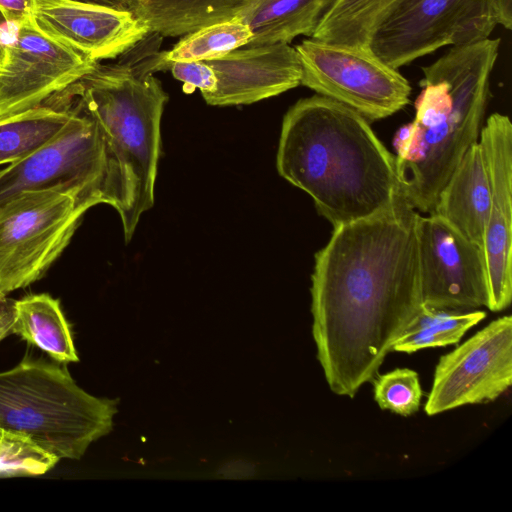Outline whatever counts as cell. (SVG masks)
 Returning a JSON list of instances; mask_svg holds the SVG:
<instances>
[{
	"label": "cell",
	"instance_id": "obj_1",
	"mask_svg": "<svg viewBox=\"0 0 512 512\" xmlns=\"http://www.w3.org/2000/svg\"><path fill=\"white\" fill-rule=\"evenodd\" d=\"M419 214L402 197L377 215L334 227L315 255L312 334L336 395L353 398L372 381L424 307Z\"/></svg>",
	"mask_w": 512,
	"mask_h": 512
},
{
	"label": "cell",
	"instance_id": "obj_2",
	"mask_svg": "<svg viewBox=\"0 0 512 512\" xmlns=\"http://www.w3.org/2000/svg\"><path fill=\"white\" fill-rule=\"evenodd\" d=\"M276 163L333 227L377 215L403 197L395 158L368 120L319 94L285 114Z\"/></svg>",
	"mask_w": 512,
	"mask_h": 512
},
{
	"label": "cell",
	"instance_id": "obj_3",
	"mask_svg": "<svg viewBox=\"0 0 512 512\" xmlns=\"http://www.w3.org/2000/svg\"><path fill=\"white\" fill-rule=\"evenodd\" d=\"M137 44L111 64L94 69L49 100L70 104L97 125L107 164V204L120 215L128 242L142 214L154 204L160 123L168 95L154 76L160 42ZM160 40V39H159Z\"/></svg>",
	"mask_w": 512,
	"mask_h": 512
},
{
	"label": "cell",
	"instance_id": "obj_4",
	"mask_svg": "<svg viewBox=\"0 0 512 512\" xmlns=\"http://www.w3.org/2000/svg\"><path fill=\"white\" fill-rule=\"evenodd\" d=\"M499 46V38L451 46L422 67L415 117L393 140L400 192L417 212H432L463 155L479 141Z\"/></svg>",
	"mask_w": 512,
	"mask_h": 512
},
{
	"label": "cell",
	"instance_id": "obj_5",
	"mask_svg": "<svg viewBox=\"0 0 512 512\" xmlns=\"http://www.w3.org/2000/svg\"><path fill=\"white\" fill-rule=\"evenodd\" d=\"M118 399L80 388L67 369L24 357L0 372V430L27 438L60 459H80L113 428Z\"/></svg>",
	"mask_w": 512,
	"mask_h": 512
},
{
	"label": "cell",
	"instance_id": "obj_6",
	"mask_svg": "<svg viewBox=\"0 0 512 512\" xmlns=\"http://www.w3.org/2000/svg\"><path fill=\"white\" fill-rule=\"evenodd\" d=\"M102 203L76 186L26 190L0 206V294L39 280L68 246L83 215Z\"/></svg>",
	"mask_w": 512,
	"mask_h": 512
},
{
	"label": "cell",
	"instance_id": "obj_7",
	"mask_svg": "<svg viewBox=\"0 0 512 512\" xmlns=\"http://www.w3.org/2000/svg\"><path fill=\"white\" fill-rule=\"evenodd\" d=\"M295 49L302 85L354 109L369 121L391 116L409 103L408 80L370 47L311 38Z\"/></svg>",
	"mask_w": 512,
	"mask_h": 512
},
{
	"label": "cell",
	"instance_id": "obj_8",
	"mask_svg": "<svg viewBox=\"0 0 512 512\" xmlns=\"http://www.w3.org/2000/svg\"><path fill=\"white\" fill-rule=\"evenodd\" d=\"M491 0H399L373 31L369 47L395 69L435 52L489 38Z\"/></svg>",
	"mask_w": 512,
	"mask_h": 512
},
{
	"label": "cell",
	"instance_id": "obj_9",
	"mask_svg": "<svg viewBox=\"0 0 512 512\" xmlns=\"http://www.w3.org/2000/svg\"><path fill=\"white\" fill-rule=\"evenodd\" d=\"M512 384V317L491 321L440 357L424 409L434 416L496 400Z\"/></svg>",
	"mask_w": 512,
	"mask_h": 512
},
{
	"label": "cell",
	"instance_id": "obj_10",
	"mask_svg": "<svg viewBox=\"0 0 512 512\" xmlns=\"http://www.w3.org/2000/svg\"><path fill=\"white\" fill-rule=\"evenodd\" d=\"M74 108L76 113L54 140L0 170V206L23 191L57 186L83 188L107 204V164L100 131L90 117Z\"/></svg>",
	"mask_w": 512,
	"mask_h": 512
},
{
	"label": "cell",
	"instance_id": "obj_11",
	"mask_svg": "<svg viewBox=\"0 0 512 512\" xmlns=\"http://www.w3.org/2000/svg\"><path fill=\"white\" fill-rule=\"evenodd\" d=\"M416 232L423 304L452 311L486 307L488 286L483 248L434 213L418 215Z\"/></svg>",
	"mask_w": 512,
	"mask_h": 512
},
{
	"label": "cell",
	"instance_id": "obj_12",
	"mask_svg": "<svg viewBox=\"0 0 512 512\" xmlns=\"http://www.w3.org/2000/svg\"><path fill=\"white\" fill-rule=\"evenodd\" d=\"M95 62L46 35L32 16L17 25L0 68V118L45 103L94 69Z\"/></svg>",
	"mask_w": 512,
	"mask_h": 512
},
{
	"label": "cell",
	"instance_id": "obj_13",
	"mask_svg": "<svg viewBox=\"0 0 512 512\" xmlns=\"http://www.w3.org/2000/svg\"><path fill=\"white\" fill-rule=\"evenodd\" d=\"M490 183L491 203L485 225L487 308L500 312L512 299V124L507 115L493 113L479 136Z\"/></svg>",
	"mask_w": 512,
	"mask_h": 512
},
{
	"label": "cell",
	"instance_id": "obj_14",
	"mask_svg": "<svg viewBox=\"0 0 512 512\" xmlns=\"http://www.w3.org/2000/svg\"><path fill=\"white\" fill-rule=\"evenodd\" d=\"M32 17L46 35L95 62L123 55L150 33L131 12L75 0H34Z\"/></svg>",
	"mask_w": 512,
	"mask_h": 512
},
{
	"label": "cell",
	"instance_id": "obj_15",
	"mask_svg": "<svg viewBox=\"0 0 512 512\" xmlns=\"http://www.w3.org/2000/svg\"><path fill=\"white\" fill-rule=\"evenodd\" d=\"M216 76L215 90L204 98L213 106L251 104L301 84V63L288 43L243 46L205 61Z\"/></svg>",
	"mask_w": 512,
	"mask_h": 512
},
{
	"label": "cell",
	"instance_id": "obj_16",
	"mask_svg": "<svg viewBox=\"0 0 512 512\" xmlns=\"http://www.w3.org/2000/svg\"><path fill=\"white\" fill-rule=\"evenodd\" d=\"M490 203L485 160L481 146L476 142L450 175L431 213L440 216L465 238L483 248Z\"/></svg>",
	"mask_w": 512,
	"mask_h": 512
},
{
	"label": "cell",
	"instance_id": "obj_17",
	"mask_svg": "<svg viewBox=\"0 0 512 512\" xmlns=\"http://www.w3.org/2000/svg\"><path fill=\"white\" fill-rule=\"evenodd\" d=\"M334 0H253L236 16L246 23L252 38L246 46L290 43L312 37Z\"/></svg>",
	"mask_w": 512,
	"mask_h": 512
},
{
	"label": "cell",
	"instance_id": "obj_18",
	"mask_svg": "<svg viewBox=\"0 0 512 512\" xmlns=\"http://www.w3.org/2000/svg\"><path fill=\"white\" fill-rule=\"evenodd\" d=\"M10 333L37 346L57 363L79 361L60 302L49 294H31L12 301Z\"/></svg>",
	"mask_w": 512,
	"mask_h": 512
},
{
	"label": "cell",
	"instance_id": "obj_19",
	"mask_svg": "<svg viewBox=\"0 0 512 512\" xmlns=\"http://www.w3.org/2000/svg\"><path fill=\"white\" fill-rule=\"evenodd\" d=\"M76 110L69 104L48 101L0 118V165L20 161L54 140Z\"/></svg>",
	"mask_w": 512,
	"mask_h": 512
},
{
	"label": "cell",
	"instance_id": "obj_20",
	"mask_svg": "<svg viewBox=\"0 0 512 512\" xmlns=\"http://www.w3.org/2000/svg\"><path fill=\"white\" fill-rule=\"evenodd\" d=\"M253 0H138L135 15L161 36H180L229 20Z\"/></svg>",
	"mask_w": 512,
	"mask_h": 512
},
{
	"label": "cell",
	"instance_id": "obj_21",
	"mask_svg": "<svg viewBox=\"0 0 512 512\" xmlns=\"http://www.w3.org/2000/svg\"><path fill=\"white\" fill-rule=\"evenodd\" d=\"M399 0H334L311 38L369 47L371 35Z\"/></svg>",
	"mask_w": 512,
	"mask_h": 512
},
{
	"label": "cell",
	"instance_id": "obj_22",
	"mask_svg": "<svg viewBox=\"0 0 512 512\" xmlns=\"http://www.w3.org/2000/svg\"><path fill=\"white\" fill-rule=\"evenodd\" d=\"M486 317L482 310L452 311L428 306L396 341L392 351L413 353L425 348L458 344L472 327Z\"/></svg>",
	"mask_w": 512,
	"mask_h": 512
},
{
	"label": "cell",
	"instance_id": "obj_23",
	"mask_svg": "<svg viewBox=\"0 0 512 512\" xmlns=\"http://www.w3.org/2000/svg\"><path fill=\"white\" fill-rule=\"evenodd\" d=\"M251 38L249 26L235 16L186 34L171 50L163 52V58L170 62L212 60L246 46Z\"/></svg>",
	"mask_w": 512,
	"mask_h": 512
},
{
	"label": "cell",
	"instance_id": "obj_24",
	"mask_svg": "<svg viewBox=\"0 0 512 512\" xmlns=\"http://www.w3.org/2000/svg\"><path fill=\"white\" fill-rule=\"evenodd\" d=\"M372 381L374 400L382 410L404 417L418 411L423 393L416 371L396 368L377 374Z\"/></svg>",
	"mask_w": 512,
	"mask_h": 512
},
{
	"label": "cell",
	"instance_id": "obj_25",
	"mask_svg": "<svg viewBox=\"0 0 512 512\" xmlns=\"http://www.w3.org/2000/svg\"><path fill=\"white\" fill-rule=\"evenodd\" d=\"M58 461L27 438L0 430V477L42 475Z\"/></svg>",
	"mask_w": 512,
	"mask_h": 512
},
{
	"label": "cell",
	"instance_id": "obj_26",
	"mask_svg": "<svg viewBox=\"0 0 512 512\" xmlns=\"http://www.w3.org/2000/svg\"><path fill=\"white\" fill-rule=\"evenodd\" d=\"M164 70H170L174 78L183 82L186 93H192L197 88L205 98L215 90V73L205 61L164 60Z\"/></svg>",
	"mask_w": 512,
	"mask_h": 512
},
{
	"label": "cell",
	"instance_id": "obj_27",
	"mask_svg": "<svg viewBox=\"0 0 512 512\" xmlns=\"http://www.w3.org/2000/svg\"><path fill=\"white\" fill-rule=\"evenodd\" d=\"M34 0H0V13L6 23L16 26L32 16Z\"/></svg>",
	"mask_w": 512,
	"mask_h": 512
},
{
	"label": "cell",
	"instance_id": "obj_28",
	"mask_svg": "<svg viewBox=\"0 0 512 512\" xmlns=\"http://www.w3.org/2000/svg\"><path fill=\"white\" fill-rule=\"evenodd\" d=\"M491 7L496 24L511 30L512 0H491Z\"/></svg>",
	"mask_w": 512,
	"mask_h": 512
},
{
	"label": "cell",
	"instance_id": "obj_29",
	"mask_svg": "<svg viewBox=\"0 0 512 512\" xmlns=\"http://www.w3.org/2000/svg\"><path fill=\"white\" fill-rule=\"evenodd\" d=\"M79 2L95 4L100 6L109 7L112 9L127 11L133 14L136 13L138 8V0H75Z\"/></svg>",
	"mask_w": 512,
	"mask_h": 512
},
{
	"label": "cell",
	"instance_id": "obj_30",
	"mask_svg": "<svg viewBox=\"0 0 512 512\" xmlns=\"http://www.w3.org/2000/svg\"><path fill=\"white\" fill-rule=\"evenodd\" d=\"M12 301L6 297L0 300V339L10 333Z\"/></svg>",
	"mask_w": 512,
	"mask_h": 512
},
{
	"label": "cell",
	"instance_id": "obj_31",
	"mask_svg": "<svg viewBox=\"0 0 512 512\" xmlns=\"http://www.w3.org/2000/svg\"><path fill=\"white\" fill-rule=\"evenodd\" d=\"M6 58V44L0 38V68L3 66Z\"/></svg>",
	"mask_w": 512,
	"mask_h": 512
},
{
	"label": "cell",
	"instance_id": "obj_32",
	"mask_svg": "<svg viewBox=\"0 0 512 512\" xmlns=\"http://www.w3.org/2000/svg\"><path fill=\"white\" fill-rule=\"evenodd\" d=\"M3 23H6V22L0 13V27L3 25Z\"/></svg>",
	"mask_w": 512,
	"mask_h": 512
},
{
	"label": "cell",
	"instance_id": "obj_33",
	"mask_svg": "<svg viewBox=\"0 0 512 512\" xmlns=\"http://www.w3.org/2000/svg\"><path fill=\"white\" fill-rule=\"evenodd\" d=\"M5 297H6L5 295L0 294V300L4 299Z\"/></svg>",
	"mask_w": 512,
	"mask_h": 512
}]
</instances>
